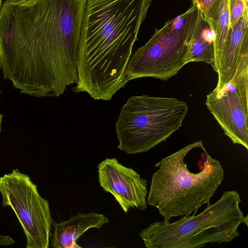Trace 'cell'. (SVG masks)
Listing matches in <instances>:
<instances>
[{"instance_id": "obj_1", "label": "cell", "mask_w": 248, "mask_h": 248, "mask_svg": "<svg viewBox=\"0 0 248 248\" xmlns=\"http://www.w3.org/2000/svg\"><path fill=\"white\" fill-rule=\"evenodd\" d=\"M87 0H5L0 69L20 93L57 97L78 81Z\"/></svg>"}, {"instance_id": "obj_2", "label": "cell", "mask_w": 248, "mask_h": 248, "mask_svg": "<svg viewBox=\"0 0 248 248\" xmlns=\"http://www.w3.org/2000/svg\"><path fill=\"white\" fill-rule=\"evenodd\" d=\"M152 0H87L77 63L76 93L110 100L129 81L133 46Z\"/></svg>"}, {"instance_id": "obj_3", "label": "cell", "mask_w": 248, "mask_h": 248, "mask_svg": "<svg viewBox=\"0 0 248 248\" xmlns=\"http://www.w3.org/2000/svg\"><path fill=\"white\" fill-rule=\"evenodd\" d=\"M203 145L201 140L190 144L162 158L155 166L147 203L155 207L164 221L180 216H188L209 203L221 184L224 173L219 161L206 152L198 172L191 171L185 158L193 148Z\"/></svg>"}, {"instance_id": "obj_4", "label": "cell", "mask_w": 248, "mask_h": 248, "mask_svg": "<svg viewBox=\"0 0 248 248\" xmlns=\"http://www.w3.org/2000/svg\"><path fill=\"white\" fill-rule=\"evenodd\" d=\"M241 202L236 191H225L199 214L185 216L173 223L153 222L140 236L147 248H199L209 243L231 242L239 236L238 228L244 217Z\"/></svg>"}, {"instance_id": "obj_5", "label": "cell", "mask_w": 248, "mask_h": 248, "mask_svg": "<svg viewBox=\"0 0 248 248\" xmlns=\"http://www.w3.org/2000/svg\"><path fill=\"white\" fill-rule=\"evenodd\" d=\"M188 109L186 102L174 98L132 96L115 124L118 148L130 155L149 151L182 126Z\"/></svg>"}, {"instance_id": "obj_6", "label": "cell", "mask_w": 248, "mask_h": 248, "mask_svg": "<svg viewBox=\"0 0 248 248\" xmlns=\"http://www.w3.org/2000/svg\"><path fill=\"white\" fill-rule=\"evenodd\" d=\"M199 10L192 5L156 29L150 39L131 54L126 67L128 80L153 78L167 80L190 62L189 47Z\"/></svg>"}, {"instance_id": "obj_7", "label": "cell", "mask_w": 248, "mask_h": 248, "mask_svg": "<svg viewBox=\"0 0 248 248\" xmlns=\"http://www.w3.org/2000/svg\"><path fill=\"white\" fill-rule=\"evenodd\" d=\"M2 205L10 206L26 235V248H47L52 219L48 202L29 176L18 169L0 177Z\"/></svg>"}, {"instance_id": "obj_8", "label": "cell", "mask_w": 248, "mask_h": 248, "mask_svg": "<svg viewBox=\"0 0 248 248\" xmlns=\"http://www.w3.org/2000/svg\"><path fill=\"white\" fill-rule=\"evenodd\" d=\"M205 104L234 144L248 149V65L239 66L231 81L206 96Z\"/></svg>"}, {"instance_id": "obj_9", "label": "cell", "mask_w": 248, "mask_h": 248, "mask_svg": "<svg viewBox=\"0 0 248 248\" xmlns=\"http://www.w3.org/2000/svg\"><path fill=\"white\" fill-rule=\"evenodd\" d=\"M98 180L104 190L115 198L126 214L131 208H147V181L115 158H107L97 166Z\"/></svg>"}, {"instance_id": "obj_10", "label": "cell", "mask_w": 248, "mask_h": 248, "mask_svg": "<svg viewBox=\"0 0 248 248\" xmlns=\"http://www.w3.org/2000/svg\"><path fill=\"white\" fill-rule=\"evenodd\" d=\"M248 59V11L232 28L217 73L218 81L214 89L218 91L234 76L240 63Z\"/></svg>"}, {"instance_id": "obj_11", "label": "cell", "mask_w": 248, "mask_h": 248, "mask_svg": "<svg viewBox=\"0 0 248 248\" xmlns=\"http://www.w3.org/2000/svg\"><path fill=\"white\" fill-rule=\"evenodd\" d=\"M109 222L104 215L95 212L80 213L67 220L53 222L54 231L51 246L54 248H81L77 241L86 231L93 228L99 229Z\"/></svg>"}, {"instance_id": "obj_12", "label": "cell", "mask_w": 248, "mask_h": 248, "mask_svg": "<svg viewBox=\"0 0 248 248\" xmlns=\"http://www.w3.org/2000/svg\"><path fill=\"white\" fill-rule=\"evenodd\" d=\"M205 19L214 35V58L211 66L217 73L230 31L228 0H217Z\"/></svg>"}, {"instance_id": "obj_13", "label": "cell", "mask_w": 248, "mask_h": 248, "mask_svg": "<svg viewBox=\"0 0 248 248\" xmlns=\"http://www.w3.org/2000/svg\"><path fill=\"white\" fill-rule=\"evenodd\" d=\"M189 53L190 62H202L211 65L214 61V35L200 10L190 41Z\"/></svg>"}, {"instance_id": "obj_14", "label": "cell", "mask_w": 248, "mask_h": 248, "mask_svg": "<svg viewBox=\"0 0 248 248\" xmlns=\"http://www.w3.org/2000/svg\"><path fill=\"white\" fill-rule=\"evenodd\" d=\"M228 10L232 28L248 10V0H228Z\"/></svg>"}, {"instance_id": "obj_15", "label": "cell", "mask_w": 248, "mask_h": 248, "mask_svg": "<svg viewBox=\"0 0 248 248\" xmlns=\"http://www.w3.org/2000/svg\"><path fill=\"white\" fill-rule=\"evenodd\" d=\"M192 4L196 5L203 15L205 18L215 5L217 0H191Z\"/></svg>"}, {"instance_id": "obj_16", "label": "cell", "mask_w": 248, "mask_h": 248, "mask_svg": "<svg viewBox=\"0 0 248 248\" xmlns=\"http://www.w3.org/2000/svg\"><path fill=\"white\" fill-rule=\"evenodd\" d=\"M15 241L9 235H0V246L14 245Z\"/></svg>"}, {"instance_id": "obj_17", "label": "cell", "mask_w": 248, "mask_h": 248, "mask_svg": "<svg viewBox=\"0 0 248 248\" xmlns=\"http://www.w3.org/2000/svg\"><path fill=\"white\" fill-rule=\"evenodd\" d=\"M248 215H247L246 217H244L243 221H242V223L245 224L248 226Z\"/></svg>"}, {"instance_id": "obj_18", "label": "cell", "mask_w": 248, "mask_h": 248, "mask_svg": "<svg viewBox=\"0 0 248 248\" xmlns=\"http://www.w3.org/2000/svg\"><path fill=\"white\" fill-rule=\"evenodd\" d=\"M3 115L0 113V132L1 131V122H2V118Z\"/></svg>"}, {"instance_id": "obj_19", "label": "cell", "mask_w": 248, "mask_h": 248, "mask_svg": "<svg viewBox=\"0 0 248 248\" xmlns=\"http://www.w3.org/2000/svg\"><path fill=\"white\" fill-rule=\"evenodd\" d=\"M2 3H3L2 0H0V9L1 8V6L2 4Z\"/></svg>"}]
</instances>
